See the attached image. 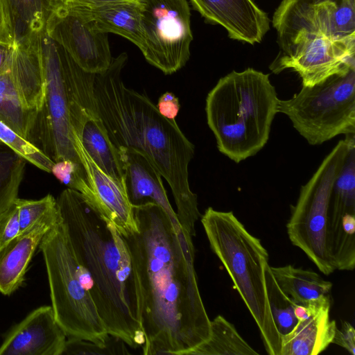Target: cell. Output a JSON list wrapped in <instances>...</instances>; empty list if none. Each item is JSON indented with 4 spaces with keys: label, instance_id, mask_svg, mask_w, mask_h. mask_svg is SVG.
Wrapping results in <instances>:
<instances>
[{
    "label": "cell",
    "instance_id": "obj_1",
    "mask_svg": "<svg viewBox=\"0 0 355 355\" xmlns=\"http://www.w3.org/2000/svg\"><path fill=\"white\" fill-rule=\"evenodd\" d=\"M137 230L121 234L132 270L145 355H189L210 336L192 237L158 205L132 206Z\"/></svg>",
    "mask_w": 355,
    "mask_h": 355
},
{
    "label": "cell",
    "instance_id": "obj_2",
    "mask_svg": "<svg viewBox=\"0 0 355 355\" xmlns=\"http://www.w3.org/2000/svg\"><path fill=\"white\" fill-rule=\"evenodd\" d=\"M128 61L123 52L112 58L109 67L95 74L94 94L99 116L116 147L144 154L171 187L177 217L192 238L201 217L198 197L189 182V164L195 148L175 120L162 116L145 94L128 88L121 73Z\"/></svg>",
    "mask_w": 355,
    "mask_h": 355
},
{
    "label": "cell",
    "instance_id": "obj_3",
    "mask_svg": "<svg viewBox=\"0 0 355 355\" xmlns=\"http://www.w3.org/2000/svg\"><path fill=\"white\" fill-rule=\"evenodd\" d=\"M56 201L79 278L108 334L130 347H141L132 263L122 235L81 193L67 188Z\"/></svg>",
    "mask_w": 355,
    "mask_h": 355
},
{
    "label": "cell",
    "instance_id": "obj_4",
    "mask_svg": "<svg viewBox=\"0 0 355 355\" xmlns=\"http://www.w3.org/2000/svg\"><path fill=\"white\" fill-rule=\"evenodd\" d=\"M279 100L269 74L253 68L220 78L205 104L218 150L236 163L260 151L268 141Z\"/></svg>",
    "mask_w": 355,
    "mask_h": 355
},
{
    "label": "cell",
    "instance_id": "obj_5",
    "mask_svg": "<svg viewBox=\"0 0 355 355\" xmlns=\"http://www.w3.org/2000/svg\"><path fill=\"white\" fill-rule=\"evenodd\" d=\"M201 223L211 250L257 323L266 352L280 355L281 336L272 317L266 284L267 250L232 211L208 207Z\"/></svg>",
    "mask_w": 355,
    "mask_h": 355
},
{
    "label": "cell",
    "instance_id": "obj_6",
    "mask_svg": "<svg viewBox=\"0 0 355 355\" xmlns=\"http://www.w3.org/2000/svg\"><path fill=\"white\" fill-rule=\"evenodd\" d=\"M39 248L46 266L51 306L67 336L105 343L110 334L80 282L76 259L60 216Z\"/></svg>",
    "mask_w": 355,
    "mask_h": 355
},
{
    "label": "cell",
    "instance_id": "obj_7",
    "mask_svg": "<svg viewBox=\"0 0 355 355\" xmlns=\"http://www.w3.org/2000/svg\"><path fill=\"white\" fill-rule=\"evenodd\" d=\"M354 144V135H345L324 158L309 180L301 187L286 224L291 243L302 250L325 275L336 270L327 237L330 196L348 152Z\"/></svg>",
    "mask_w": 355,
    "mask_h": 355
},
{
    "label": "cell",
    "instance_id": "obj_8",
    "mask_svg": "<svg viewBox=\"0 0 355 355\" xmlns=\"http://www.w3.org/2000/svg\"><path fill=\"white\" fill-rule=\"evenodd\" d=\"M277 112L313 146L340 135L355 133V69L313 86H302L292 98L279 100Z\"/></svg>",
    "mask_w": 355,
    "mask_h": 355
},
{
    "label": "cell",
    "instance_id": "obj_9",
    "mask_svg": "<svg viewBox=\"0 0 355 355\" xmlns=\"http://www.w3.org/2000/svg\"><path fill=\"white\" fill-rule=\"evenodd\" d=\"M61 53L71 133L78 137L96 165L124 187L119 150L111 142L96 109L94 94L95 74L82 69L62 48Z\"/></svg>",
    "mask_w": 355,
    "mask_h": 355
},
{
    "label": "cell",
    "instance_id": "obj_10",
    "mask_svg": "<svg viewBox=\"0 0 355 355\" xmlns=\"http://www.w3.org/2000/svg\"><path fill=\"white\" fill-rule=\"evenodd\" d=\"M141 11L146 61L165 74L182 69L189 60L193 40L187 0H137Z\"/></svg>",
    "mask_w": 355,
    "mask_h": 355
},
{
    "label": "cell",
    "instance_id": "obj_11",
    "mask_svg": "<svg viewBox=\"0 0 355 355\" xmlns=\"http://www.w3.org/2000/svg\"><path fill=\"white\" fill-rule=\"evenodd\" d=\"M44 99L45 80L37 45H15L10 67L0 75V121L31 142Z\"/></svg>",
    "mask_w": 355,
    "mask_h": 355
},
{
    "label": "cell",
    "instance_id": "obj_12",
    "mask_svg": "<svg viewBox=\"0 0 355 355\" xmlns=\"http://www.w3.org/2000/svg\"><path fill=\"white\" fill-rule=\"evenodd\" d=\"M37 48L45 80V99L34 131L38 130L42 150L54 162L69 159L82 164L73 144L61 48L44 31L38 37Z\"/></svg>",
    "mask_w": 355,
    "mask_h": 355
},
{
    "label": "cell",
    "instance_id": "obj_13",
    "mask_svg": "<svg viewBox=\"0 0 355 355\" xmlns=\"http://www.w3.org/2000/svg\"><path fill=\"white\" fill-rule=\"evenodd\" d=\"M277 43L279 51L269 69L275 74L286 69L294 71L302 86H313L355 69V40L296 35Z\"/></svg>",
    "mask_w": 355,
    "mask_h": 355
},
{
    "label": "cell",
    "instance_id": "obj_14",
    "mask_svg": "<svg viewBox=\"0 0 355 355\" xmlns=\"http://www.w3.org/2000/svg\"><path fill=\"white\" fill-rule=\"evenodd\" d=\"M272 26L277 40L295 35L355 39V0H282Z\"/></svg>",
    "mask_w": 355,
    "mask_h": 355
},
{
    "label": "cell",
    "instance_id": "obj_15",
    "mask_svg": "<svg viewBox=\"0 0 355 355\" xmlns=\"http://www.w3.org/2000/svg\"><path fill=\"white\" fill-rule=\"evenodd\" d=\"M44 32L88 73H102L112 62L107 34L75 12L54 5Z\"/></svg>",
    "mask_w": 355,
    "mask_h": 355
},
{
    "label": "cell",
    "instance_id": "obj_16",
    "mask_svg": "<svg viewBox=\"0 0 355 355\" xmlns=\"http://www.w3.org/2000/svg\"><path fill=\"white\" fill-rule=\"evenodd\" d=\"M327 243L336 270L355 268V144L331 191L327 212Z\"/></svg>",
    "mask_w": 355,
    "mask_h": 355
},
{
    "label": "cell",
    "instance_id": "obj_17",
    "mask_svg": "<svg viewBox=\"0 0 355 355\" xmlns=\"http://www.w3.org/2000/svg\"><path fill=\"white\" fill-rule=\"evenodd\" d=\"M67 338L52 306H41L10 330L0 355H62Z\"/></svg>",
    "mask_w": 355,
    "mask_h": 355
},
{
    "label": "cell",
    "instance_id": "obj_18",
    "mask_svg": "<svg viewBox=\"0 0 355 355\" xmlns=\"http://www.w3.org/2000/svg\"><path fill=\"white\" fill-rule=\"evenodd\" d=\"M189 1L206 22L221 26L232 40L254 45L270 29L268 14L254 0Z\"/></svg>",
    "mask_w": 355,
    "mask_h": 355
},
{
    "label": "cell",
    "instance_id": "obj_19",
    "mask_svg": "<svg viewBox=\"0 0 355 355\" xmlns=\"http://www.w3.org/2000/svg\"><path fill=\"white\" fill-rule=\"evenodd\" d=\"M71 134L75 150L85 168L101 213L114 223L121 234L137 230L132 206L125 188L96 165L78 137Z\"/></svg>",
    "mask_w": 355,
    "mask_h": 355
},
{
    "label": "cell",
    "instance_id": "obj_20",
    "mask_svg": "<svg viewBox=\"0 0 355 355\" xmlns=\"http://www.w3.org/2000/svg\"><path fill=\"white\" fill-rule=\"evenodd\" d=\"M125 193L132 206L153 202L178 220L164 189L162 175L144 154L128 148H119ZM179 222V221H178Z\"/></svg>",
    "mask_w": 355,
    "mask_h": 355
},
{
    "label": "cell",
    "instance_id": "obj_21",
    "mask_svg": "<svg viewBox=\"0 0 355 355\" xmlns=\"http://www.w3.org/2000/svg\"><path fill=\"white\" fill-rule=\"evenodd\" d=\"M59 217L58 207L0 249V292L2 294L9 295L21 286L36 249Z\"/></svg>",
    "mask_w": 355,
    "mask_h": 355
},
{
    "label": "cell",
    "instance_id": "obj_22",
    "mask_svg": "<svg viewBox=\"0 0 355 355\" xmlns=\"http://www.w3.org/2000/svg\"><path fill=\"white\" fill-rule=\"evenodd\" d=\"M331 300L327 296L307 306L309 316L281 336L280 355H318L332 343L337 326L330 319Z\"/></svg>",
    "mask_w": 355,
    "mask_h": 355
},
{
    "label": "cell",
    "instance_id": "obj_23",
    "mask_svg": "<svg viewBox=\"0 0 355 355\" xmlns=\"http://www.w3.org/2000/svg\"><path fill=\"white\" fill-rule=\"evenodd\" d=\"M55 5L82 16L102 33L121 35L139 49L142 48L141 11L137 1H119L98 7Z\"/></svg>",
    "mask_w": 355,
    "mask_h": 355
},
{
    "label": "cell",
    "instance_id": "obj_24",
    "mask_svg": "<svg viewBox=\"0 0 355 355\" xmlns=\"http://www.w3.org/2000/svg\"><path fill=\"white\" fill-rule=\"evenodd\" d=\"M270 269L279 287L295 304L307 306L330 295L332 283L312 270L292 265Z\"/></svg>",
    "mask_w": 355,
    "mask_h": 355
},
{
    "label": "cell",
    "instance_id": "obj_25",
    "mask_svg": "<svg viewBox=\"0 0 355 355\" xmlns=\"http://www.w3.org/2000/svg\"><path fill=\"white\" fill-rule=\"evenodd\" d=\"M15 44L35 41L44 31L55 0H5Z\"/></svg>",
    "mask_w": 355,
    "mask_h": 355
},
{
    "label": "cell",
    "instance_id": "obj_26",
    "mask_svg": "<svg viewBox=\"0 0 355 355\" xmlns=\"http://www.w3.org/2000/svg\"><path fill=\"white\" fill-rule=\"evenodd\" d=\"M239 334L234 325L218 315L210 322L209 339L189 355H259Z\"/></svg>",
    "mask_w": 355,
    "mask_h": 355
},
{
    "label": "cell",
    "instance_id": "obj_27",
    "mask_svg": "<svg viewBox=\"0 0 355 355\" xmlns=\"http://www.w3.org/2000/svg\"><path fill=\"white\" fill-rule=\"evenodd\" d=\"M26 162L24 158L0 141V213L18 198Z\"/></svg>",
    "mask_w": 355,
    "mask_h": 355
},
{
    "label": "cell",
    "instance_id": "obj_28",
    "mask_svg": "<svg viewBox=\"0 0 355 355\" xmlns=\"http://www.w3.org/2000/svg\"><path fill=\"white\" fill-rule=\"evenodd\" d=\"M266 284L269 306L280 336L290 333L298 322L294 313L295 303L279 287L270 269L265 268Z\"/></svg>",
    "mask_w": 355,
    "mask_h": 355
},
{
    "label": "cell",
    "instance_id": "obj_29",
    "mask_svg": "<svg viewBox=\"0 0 355 355\" xmlns=\"http://www.w3.org/2000/svg\"><path fill=\"white\" fill-rule=\"evenodd\" d=\"M51 173L67 188L81 193L99 209L96 195L82 164L69 159H62L54 162Z\"/></svg>",
    "mask_w": 355,
    "mask_h": 355
},
{
    "label": "cell",
    "instance_id": "obj_30",
    "mask_svg": "<svg viewBox=\"0 0 355 355\" xmlns=\"http://www.w3.org/2000/svg\"><path fill=\"white\" fill-rule=\"evenodd\" d=\"M0 141L12 148L27 162L47 173L54 162L33 143L23 139L0 121Z\"/></svg>",
    "mask_w": 355,
    "mask_h": 355
},
{
    "label": "cell",
    "instance_id": "obj_31",
    "mask_svg": "<svg viewBox=\"0 0 355 355\" xmlns=\"http://www.w3.org/2000/svg\"><path fill=\"white\" fill-rule=\"evenodd\" d=\"M20 232H25L58 208L56 199L50 193L37 200L17 198Z\"/></svg>",
    "mask_w": 355,
    "mask_h": 355
},
{
    "label": "cell",
    "instance_id": "obj_32",
    "mask_svg": "<svg viewBox=\"0 0 355 355\" xmlns=\"http://www.w3.org/2000/svg\"><path fill=\"white\" fill-rule=\"evenodd\" d=\"M126 344L120 338L110 335L103 343L67 337L64 354H128Z\"/></svg>",
    "mask_w": 355,
    "mask_h": 355
},
{
    "label": "cell",
    "instance_id": "obj_33",
    "mask_svg": "<svg viewBox=\"0 0 355 355\" xmlns=\"http://www.w3.org/2000/svg\"><path fill=\"white\" fill-rule=\"evenodd\" d=\"M19 233V210L15 200L0 213V249Z\"/></svg>",
    "mask_w": 355,
    "mask_h": 355
},
{
    "label": "cell",
    "instance_id": "obj_34",
    "mask_svg": "<svg viewBox=\"0 0 355 355\" xmlns=\"http://www.w3.org/2000/svg\"><path fill=\"white\" fill-rule=\"evenodd\" d=\"M333 343L355 355V329L350 322L343 321L340 327L336 328L331 344Z\"/></svg>",
    "mask_w": 355,
    "mask_h": 355
},
{
    "label": "cell",
    "instance_id": "obj_35",
    "mask_svg": "<svg viewBox=\"0 0 355 355\" xmlns=\"http://www.w3.org/2000/svg\"><path fill=\"white\" fill-rule=\"evenodd\" d=\"M157 107L162 116L175 120L180 106L178 97L173 93L166 92L159 97Z\"/></svg>",
    "mask_w": 355,
    "mask_h": 355
},
{
    "label": "cell",
    "instance_id": "obj_36",
    "mask_svg": "<svg viewBox=\"0 0 355 355\" xmlns=\"http://www.w3.org/2000/svg\"><path fill=\"white\" fill-rule=\"evenodd\" d=\"M0 43L15 44L10 15L5 0H0Z\"/></svg>",
    "mask_w": 355,
    "mask_h": 355
},
{
    "label": "cell",
    "instance_id": "obj_37",
    "mask_svg": "<svg viewBox=\"0 0 355 355\" xmlns=\"http://www.w3.org/2000/svg\"><path fill=\"white\" fill-rule=\"evenodd\" d=\"M126 1L137 0H55V3L63 6H80L85 7H98L105 4Z\"/></svg>",
    "mask_w": 355,
    "mask_h": 355
},
{
    "label": "cell",
    "instance_id": "obj_38",
    "mask_svg": "<svg viewBox=\"0 0 355 355\" xmlns=\"http://www.w3.org/2000/svg\"><path fill=\"white\" fill-rule=\"evenodd\" d=\"M15 44L0 43V75L10 67Z\"/></svg>",
    "mask_w": 355,
    "mask_h": 355
},
{
    "label": "cell",
    "instance_id": "obj_39",
    "mask_svg": "<svg viewBox=\"0 0 355 355\" xmlns=\"http://www.w3.org/2000/svg\"><path fill=\"white\" fill-rule=\"evenodd\" d=\"M294 313L299 320H304L309 316V309L307 306L295 304L294 306Z\"/></svg>",
    "mask_w": 355,
    "mask_h": 355
},
{
    "label": "cell",
    "instance_id": "obj_40",
    "mask_svg": "<svg viewBox=\"0 0 355 355\" xmlns=\"http://www.w3.org/2000/svg\"></svg>",
    "mask_w": 355,
    "mask_h": 355
}]
</instances>
